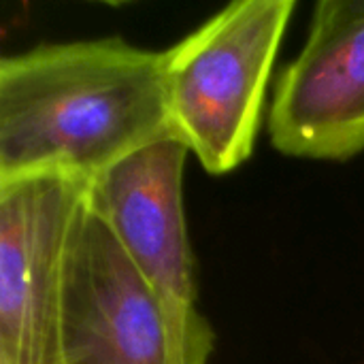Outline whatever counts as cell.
Instances as JSON below:
<instances>
[{
    "label": "cell",
    "instance_id": "5b68a950",
    "mask_svg": "<svg viewBox=\"0 0 364 364\" xmlns=\"http://www.w3.org/2000/svg\"><path fill=\"white\" fill-rule=\"evenodd\" d=\"M277 151L350 160L364 151V0H320L301 53L284 66L269 113Z\"/></svg>",
    "mask_w": 364,
    "mask_h": 364
},
{
    "label": "cell",
    "instance_id": "3957f363",
    "mask_svg": "<svg viewBox=\"0 0 364 364\" xmlns=\"http://www.w3.org/2000/svg\"><path fill=\"white\" fill-rule=\"evenodd\" d=\"M213 331L181 318L83 198L62 262V364H207Z\"/></svg>",
    "mask_w": 364,
    "mask_h": 364
},
{
    "label": "cell",
    "instance_id": "6da1fadb",
    "mask_svg": "<svg viewBox=\"0 0 364 364\" xmlns=\"http://www.w3.org/2000/svg\"><path fill=\"white\" fill-rule=\"evenodd\" d=\"M171 134L162 51L107 36L0 60V183L92 181Z\"/></svg>",
    "mask_w": 364,
    "mask_h": 364
},
{
    "label": "cell",
    "instance_id": "7a4b0ae2",
    "mask_svg": "<svg viewBox=\"0 0 364 364\" xmlns=\"http://www.w3.org/2000/svg\"><path fill=\"white\" fill-rule=\"evenodd\" d=\"M294 0L232 2L162 51L171 128L211 175L254 151L267 85Z\"/></svg>",
    "mask_w": 364,
    "mask_h": 364
},
{
    "label": "cell",
    "instance_id": "277c9868",
    "mask_svg": "<svg viewBox=\"0 0 364 364\" xmlns=\"http://www.w3.org/2000/svg\"><path fill=\"white\" fill-rule=\"evenodd\" d=\"M90 181L0 183V364H62V262Z\"/></svg>",
    "mask_w": 364,
    "mask_h": 364
},
{
    "label": "cell",
    "instance_id": "8992f818",
    "mask_svg": "<svg viewBox=\"0 0 364 364\" xmlns=\"http://www.w3.org/2000/svg\"><path fill=\"white\" fill-rule=\"evenodd\" d=\"M188 154L181 139L164 136L94 177L85 200L164 301L188 322L205 324L183 215Z\"/></svg>",
    "mask_w": 364,
    "mask_h": 364
}]
</instances>
